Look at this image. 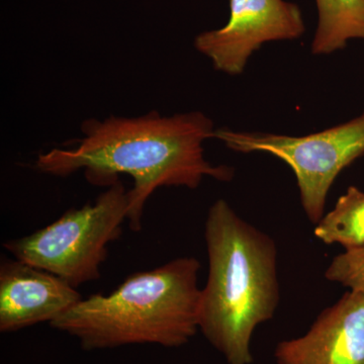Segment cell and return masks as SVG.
<instances>
[{
	"mask_svg": "<svg viewBox=\"0 0 364 364\" xmlns=\"http://www.w3.org/2000/svg\"><path fill=\"white\" fill-rule=\"evenodd\" d=\"M129 205V191L121 181H117L95 203L67 210L35 233L6 242L4 248L16 259L77 287L100 279L107 246L121 237Z\"/></svg>",
	"mask_w": 364,
	"mask_h": 364,
	"instance_id": "cell-4",
	"label": "cell"
},
{
	"mask_svg": "<svg viewBox=\"0 0 364 364\" xmlns=\"http://www.w3.org/2000/svg\"><path fill=\"white\" fill-rule=\"evenodd\" d=\"M82 299L76 287L23 261L0 264V332L11 333L53 321Z\"/></svg>",
	"mask_w": 364,
	"mask_h": 364,
	"instance_id": "cell-8",
	"label": "cell"
},
{
	"mask_svg": "<svg viewBox=\"0 0 364 364\" xmlns=\"http://www.w3.org/2000/svg\"><path fill=\"white\" fill-rule=\"evenodd\" d=\"M326 245L338 244L345 250L364 246V191L349 186L334 208L324 215L314 230Z\"/></svg>",
	"mask_w": 364,
	"mask_h": 364,
	"instance_id": "cell-10",
	"label": "cell"
},
{
	"mask_svg": "<svg viewBox=\"0 0 364 364\" xmlns=\"http://www.w3.org/2000/svg\"><path fill=\"white\" fill-rule=\"evenodd\" d=\"M318 25L311 51L329 55L349 41L364 40V0H316Z\"/></svg>",
	"mask_w": 364,
	"mask_h": 364,
	"instance_id": "cell-9",
	"label": "cell"
},
{
	"mask_svg": "<svg viewBox=\"0 0 364 364\" xmlns=\"http://www.w3.org/2000/svg\"><path fill=\"white\" fill-rule=\"evenodd\" d=\"M325 277L349 291L364 294V246L335 256L326 269Z\"/></svg>",
	"mask_w": 364,
	"mask_h": 364,
	"instance_id": "cell-11",
	"label": "cell"
},
{
	"mask_svg": "<svg viewBox=\"0 0 364 364\" xmlns=\"http://www.w3.org/2000/svg\"><path fill=\"white\" fill-rule=\"evenodd\" d=\"M215 130L214 122L202 112L87 119L75 147L53 148L38 156L35 166L58 177L83 170L91 184L107 188L121 174H128L134 181L129 191V226L139 232L146 203L156 189H195L205 177L219 181L234 178V168L210 164L205 158L203 143L215 138Z\"/></svg>",
	"mask_w": 364,
	"mask_h": 364,
	"instance_id": "cell-1",
	"label": "cell"
},
{
	"mask_svg": "<svg viewBox=\"0 0 364 364\" xmlns=\"http://www.w3.org/2000/svg\"><path fill=\"white\" fill-rule=\"evenodd\" d=\"M229 20L217 30L198 33L196 51L215 70L240 75L253 53L263 45L298 40L306 23L298 4L287 0H229Z\"/></svg>",
	"mask_w": 364,
	"mask_h": 364,
	"instance_id": "cell-6",
	"label": "cell"
},
{
	"mask_svg": "<svg viewBox=\"0 0 364 364\" xmlns=\"http://www.w3.org/2000/svg\"><path fill=\"white\" fill-rule=\"evenodd\" d=\"M274 358L277 364H364V294L347 291L303 336L279 342Z\"/></svg>",
	"mask_w": 364,
	"mask_h": 364,
	"instance_id": "cell-7",
	"label": "cell"
},
{
	"mask_svg": "<svg viewBox=\"0 0 364 364\" xmlns=\"http://www.w3.org/2000/svg\"><path fill=\"white\" fill-rule=\"evenodd\" d=\"M200 269L196 258L181 257L134 273L111 294L81 299L50 326L77 339L85 350L136 344L181 347L200 330Z\"/></svg>",
	"mask_w": 364,
	"mask_h": 364,
	"instance_id": "cell-3",
	"label": "cell"
},
{
	"mask_svg": "<svg viewBox=\"0 0 364 364\" xmlns=\"http://www.w3.org/2000/svg\"><path fill=\"white\" fill-rule=\"evenodd\" d=\"M205 239L208 275L198 329L228 364H251L253 333L279 304L277 245L225 200L208 210Z\"/></svg>",
	"mask_w": 364,
	"mask_h": 364,
	"instance_id": "cell-2",
	"label": "cell"
},
{
	"mask_svg": "<svg viewBox=\"0 0 364 364\" xmlns=\"http://www.w3.org/2000/svg\"><path fill=\"white\" fill-rule=\"evenodd\" d=\"M215 138L240 153H267L294 172L306 217L317 225L324 217L328 193L346 167L364 155V112L324 131L305 136L250 133L217 129Z\"/></svg>",
	"mask_w": 364,
	"mask_h": 364,
	"instance_id": "cell-5",
	"label": "cell"
}]
</instances>
